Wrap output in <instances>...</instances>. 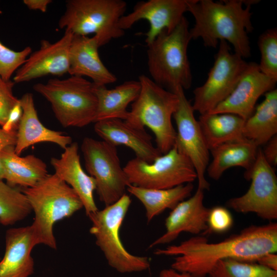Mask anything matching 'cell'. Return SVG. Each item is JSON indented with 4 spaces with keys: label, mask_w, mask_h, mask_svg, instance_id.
<instances>
[{
    "label": "cell",
    "mask_w": 277,
    "mask_h": 277,
    "mask_svg": "<svg viewBox=\"0 0 277 277\" xmlns=\"http://www.w3.org/2000/svg\"><path fill=\"white\" fill-rule=\"evenodd\" d=\"M158 277H194L191 274L177 271L172 268L161 271Z\"/></svg>",
    "instance_id": "ab89813d"
},
{
    "label": "cell",
    "mask_w": 277,
    "mask_h": 277,
    "mask_svg": "<svg viewBox=\"0 0 277 277\" xmlns=\"http://www.w3.org/2000/svg\"><path fill=\"white\" fill-rule=\"evenodd\" d=\"M34 212L31 225L36 245L56 249L53 226L83 208L75 191L55 173L48 174L31 187L23 188Z\"/></svg>",
    "instance_id": "3957f363"
},
{
    "label": "cell",
    "mask_w": 277,
    "mask_h": 277,
    "mask_svg": "<svg viewBox=\"0 0 277 277\" xmlns=\"http://www.w3.org/2000/svg\"><path fill=\"white\" fill-rule=\"evenodd\" d=\"M123 168L130 184L144 188L169 189L197 179L191 162L175 147L151 163L135 157Z\"/></svg>",
    "instance_id": "30bf717a"
},
{
    "label": "cell",
    "mask_w": 277,
    "mask_h": 277,
    "mask_svg": "<svg viewBox=\"0 0 277 277\" xmlns=\"http://www.w3.org/2000/svg\"><path fill=\"white\" fill-rule=\"evenodd\" d=\"M140 93L131 104L125 120L136 126L148 127L155 135L156 148L162 154L174 145L176 130L172 117L178 105L177 95L159 86L148 76H139Z\"/></svg>",
    "instance_id": "8992f818"
},
{
    "label": "cell",
    "mask_w": 277,
    "mask_h": 277,
    "mask_svg": "<svg viewBox=\"0 0 277 277\" xmlns=\"http://www.w3.org/2000/svg\"><path fill=\"white\" fill-rule=\"evenodd\" d=\"M277 224L274 222L252 225L239 233L217 243L196 235L178 245L156 249L157 255L176 256L171 268L194 277H206L215 264L225 259L256 262L263 255L276 252Z\"/></svg>",
    "instance_id": "6da1fadb"
},
{
    "label": "cell",
    "mask_w": 277,
    "mask_h": 277,
    "mask_svg": "<svg viewBox=\"0 0 277 277\" xmlns=\"http://www.w3.org/2000/svg\"><path fill=\"white\" fill-rule=\"evenodd\" d=\"M0 158L4 179L12 187H33L48 174L44 162L33 154L20 156L15 152V145L5 147L1 152Z\"/></svg>",
    "instance_id": "cb8c5ba5"
},
{
    "label": "cell",
    "mask_w": 277,
    "mask_h": 277,
    "mask_svg": "<svg viewBox=\"0 0 277 277\" xmlns=\"http://www.w3.org/2000/svg\"><path fill=\"white\" fill-rule=\"evenodd\" d=\"M33 89L50 103L63 127H83L94 123L97 99L92 82L71 75L63 80L54 78L46 83H37Z\"/></svg>",
    "instance_id": "5b68a950"
},
{
    "label": "cell",
    "mask_w": 277,
    "mask_h": 277,
    "mask_svg": "<svg viewBox=\"0 0 277 277\" xmlns=\"http://www.w3.org/2000/svg\"><path fill=\"white\" fill-rule=\"evenodd\" d=\"M187 0H149L137 2L130 13L123 16L120 28L125 31L141 19L148 21L149 29L146 33L147 45L163 31L170 32L180 23L187 11Z\"/></svg>",
    "instance_id": "9a60e30c"
},
{
    "label": "cell",
    "mask_w": 277,
    "mask_h": 277,
    "mask_svg": "<svg viewBox=\"0 0 277 277\" xmlns=\"http://www.w3.org/2000/svg\"><path fill=\"white\" fill-rule=\"evenodd\" d=\"M193 188L192 183L164 189L144 188L130 184L127 190L144 205L147 221L149 223L166 209L172 210L190 197Z\"/></svg>",
    "instance_id": "83f0119b"
},
{
    "label": "cell",
    "mask_w": 277,
    "mask_h": 277,
    "mask_svg": "<svg viewBox=\"0 0 277 277\" xmlns=\"http://www.w3.org/2000/svg\"><path fill=\"white\" fill-rule=\"evenodd\" d=\"M259 147L247 138L230 142L210 150L212 160L206 172L213 180H219L227 169L241 167L245 169V178L254 164Z\"/></svg>",
    "instance_id": "603a6c76"
},
{
    "label": "cell",
    "mask_w": 277,
    "mask_h": 277,
    "mask_svg": "<svg viewBox=\"0 0 277 277\" xmlns=\"http://www.w3.org/2000/svg\"><path fill=\"white\" fill-rule=\"evenodd\" d=\"M140 90L138 80L126 81L112 89L95 85L97 107L94 123L114 118L126 120L129 113L127 107L135 100Z\"/></svg>",
    "instance_id": "d4e9b609"
},
{
    "label": "cell",
    "mask_w": 277,
    "mask_h": 277,
    "mask_svg": "<svg viewBox=\"0 0 277 277\" xmlns=\"http://www.w3.org/2000/svg\"><path fill=\"white\" fill-rule=\"evenodd\" d=\"M131 203L130 196L125 194L114 203L87 215L96 245L109 265L122 273L143 271L150 266L148 258L129 253L120 238V229Z\"/></svg>",
    "instance_id": "ba28073f"
},
{
    "label": "cell",
    "mask_w": 277,
    "mask_h": 277,
    "mask_svg": "<svg viewBox=\"0 0 277 277\" xmlns=\"http://www.w3.org/2000/svg\"><path fill=\"white\" fill-rule=\"evenodd\" d=\"M22 114V108L19 102L10 111L2 129L6 132L16 131Z\"/></svg>",
    "instance_id": "e575fe53"
},
{
    "label": "cell",
    "mask_w": 277,
    "mask_h": 277,
    "mask_svg": "<svg viewBox=\"0 0 277 277\" xmlns=\"http://www.w3.org/2000/svg\"><path fill=\"white\" fill-rule=\"evenodd\" d=\"M15 83L11 80L5 81L0 76V126L6 122L12 108L19 102L15 96L13 88Z\"/></svg>",
    "instance_id": "836d02e7"
},
{
    "label": "cell",
    "mask_w": 277,
    "mask_h": 277,
    "mask_svg": "<svg viewBox=\"0 0 277 277\" xmlns=\"http://www.w3.org/2000/svg\"><path fill=\"white\" fill-rule=\"evenodd\" d=\"M256 262L269 269L277 271V254L275 252L265 254L260 257Z\"/></svg>",
    "instance_id": "74e56055"
},
{
    "label": "cell",
    "mask_w": 277,
    "mask_h": 277,
    "mask_svg": "<svg viewBox=\"0 0 277 277\" xmlns=\"http://www.w3.org/2000/svg\"><path fill=\"white\" fill-rule=\"evenodd\" d=\"M189 23L184 16L171 31L164 30L150 44L147 51L150 78L165 89L190 88L192 76L187 55L191 40Z\"/></svg>",
    "instance_id": "277c9868"
},
{
    "label": "cell",
    "mask_w": 277,
    "mask_h": 277,
    "mask_svg": "<svg viewBox=\"0 0 277 277\" xmlns=\"http://www.w3.org/2000/svg\"><path fill=\"white\" fill-rule=\"evenodd\" d=\"M16 131L10 132L4 131L0 127V153L2 149L9 145H15L16 141ZM4 179V171L0 158V181Z\"/></svg>",
    "instance_id": "8d00e7d4"
},
{
    "label": "cell",
    "mask_w": 277,
    "mask_h": 277,
    "mask_svg": "<svg viewBox=\"0 0 277 277\" xmlns=\"http://www.w3.org/2000/svg\"><path fill=\"white\" fill-rule=\"evenodd\" d=\"M259 1L187 0V10L195 24L190 29L191 39L201 38L205 46L216 48L224 40L243 58L251 56L248 33L253 27L251 6Z\"/></svg>",
    "instance_id": "7a4b0ae2"
},
{
    "label": "cell",
    "mask_w": 277,
    "mask_h": 277,
    "mask_svg": "<svg viewBox=\"0 0 277 277\" xmlns=\"http://www.w3.org/2000/svg\"><path fill=\"white\" fill-rule=\"evenodd\" d=\"M208 277H277V271L266 268L256 262L229 259L219 261Z\"/></svg>",
    "instance_id": "f546056e"
},
{
    "label": "cell",
    "mask_w": 277,
    "mask_h": 277,
    "mask_svg": "<svg viewBox=\"0 0 277 277\" xmlns=\"http://www.w3.org/2000/svg\"><path fill=\"white\" fill-rule=\"evenodd\" d=\"M94 129L103 141L116 147H127L134 152L135 157L146 162L151 163L162 155L153 144L152 137L145 127L114 118L95 122Z\"/></svg>",
    "instance_id": "ac0fdd59"
},
{
    "label": "cell",
    "mask_w": 277,
    "mask_h": 277,
    "mask_svg": "<svg viewBox=\"0 0 277 277\" xmlns=\"http://www.w3.org/2000/svg\"><path fill=\"white\" fill-rule=\"evenodd\" d=\"M173 92L177 95L179 100L177 109L173 115L177 127L174 147L193 164L197 175V188L204 191L208 190L210 184L205 177V173L209 163L210 151L184 90L178 87Z\"/></svg>",
    "instance_id": "4fadbf2b"
},
{
    "label": "cell",
    "mask_w": 277,
    "mask_h": 277,
    "mask_svg": "<svg viewBox=\"0 0 277 277\" xmlns=\"http://www.w3.org/2000/svg\"><path fill=\"white\" fill-rule=\"evenodd\" d=\"M126 8L122 0H69L58 27L73 34H93L100 47L124 35L119 22Z\"/></svg>",
    "instance_id": "52a82bcc"
},
{
    "label": "cell",
    "mask_w": 277,
    "mask_h": 277,
    "mask_svg": "<svg viewBox=\"0 0 277 277\" xmlns=\"http://www.w3.org/2000/svg\"><path fill=\"white\" fill-rule=\"evenodd\" d=\"M52 2L51 0H24L23 3L30 10L45 12Z\"/></svg>",
    "instance_id": "f35d334b"
},
{
    "label": "cell",
    "mask_w": 277,
    "mask_h": 277,
    "mask_svg": "<svg viewBox=\"0 0 277 277\" xmlns=\"http://www.w3.org/2000/svg\"><path fill=\"white\" fill-rule=\"evenodd\" d=\"M31 53L32 48L29 46L16 51L0 42V76L5 81H10L13 73L23 65Z\"/></svg>",
    "instance_id": "1f68e13d"
},
{
    "label": "cell",
    "mask_w": 277,
    "mask_h": 277,
    "mask_svg": "<svg viewBox=\"0 0 277 277\" xmlns=\"http://www.w3.org/2000/svg\"><path fill=\"white\" fill-rule=\"evenodd\" d=\"M73 35L65 30L63 36L54 43L42 39L40 48L32 52L16 71L13 82L19 83L47 75L61 76L68 73L69 49Z\"/></svg>",
    "instance_id": "5bb4252c"
},
{
    "label": "cell",
    "mask_w": 277,
    "mask_h": 277,
    "mask_svg": "<svg viewBox=\"0 0 277 277\" xmlns=\"http://www.w3.org/2000/svg\"><path fill=\"white\" fill-rule=\"evenodd\" d=\"M264 96V101L245 120L243 130L244 137L259 147L277 135V89L267 92Z\"/></svg>",
    "instance_id": "484cf974"
},
{
    "label": "cell",
    "mask_w": 277,
    "mask_h": 277,
    "mask_svg": "<svg viewBox=\"0 0 277 277\" xmlns=\"http://www.w3.org/2000/svg\"><path fill=\"white\" fill-rule=\"evenodd\" d=\"M22 114L16 132L15 152L19 155L26 149L34 144L50 142L63 149L72 143V137L61 131L46 127L38 118L32 93L27 92L19 98Z\"/></svg>",
    "instance_id": "7402d4cb"
},
{
    "label": "cell",
    "mask_w": 277,
    "mask_h": 277,
    "mask_svg": "<svg viewBox=\"0 0 277 277\" xmlns=\"http://www.w3.org/2000/svg\"><path fill=\"white\" fill-rule=\"evenodd\" d=\"M64 150L60 158H51L50 164L55 170L54 173L77 194L88 215L98 210L93 196L96 189L95 181L81 166L76 142H72Z\"/></svg>",
    "instance_id": "ffe728a7"
},
{
    "label": "cell",
    "mask_w": 277,
    "mask_h": 277,
    "mask_svg": "<svg viewBox=\"0 0 277 277\" xmlns=\"http://www.w3.org/2000/svg\"><path fill=\"white\" fill-rule=\"evenodd\" d=\"M245 120L234 114H201L198 122L209 151L221 145L245 138L243 134Z\"/></svg>",
    "instance_id": "4316f807"
},
{
    "label": "cell",
    "mask_w": 277,
    "mask_h": 277,
    "mask_svg": "<svg viewBox=\"0 0 277 277\" xmlns=\"http://www.w3.org/2000/svg\"><path fill=\"white\" fill-rule=\"evenodd\" d=\"M258 44L261 53V61L258 64L260 71L277 81L276 28L268 29L261 34Z\"/></svg>",
    "instance_id": "4dcf8cb0"
},
{
    "label": "cell",
    "mask_w": 277,
    "mask_h": 277,
    "mask_svg": "<svg viewBox=\"0 0 277 277\" xmlns=\"http://www.w3.org/2000/svg\"><path fill=\"white\" fill-rule=\"evenodd\" d=\"M32 211L22 190L0 181V224L13 225L26 218Z\"/></svg>",
    "instance_id": "f1b7e54d"
},
{
    "label": "cell",
    "mask_w": 277,
    "mask_h": 277,
    "mask_svg": "<svg viewBox=\"0 0 277 277\" xmlns=\"http://www.w3.org/2000/svg\"><path fill=\"white\" fill-rule=\"evenodd\" d=\"M262 150L265 159L272 167L277 165V135L273 136L266 144Z\"/></svg>",
    "instance_id": "d590c367"
},
{
    "label": "cell",
    "mask_w": 277,
    "mask_h": 277,
    "mask_svg": "<svg viewBox=\"0 0 277 277\" xmlns=\"http://www.w3.org/2000/svg\"><path fill=\"white\" fill-rule=\"evenodd\" d=\"M276 82L263 74L258 64L248 63L232 92L208 113H232L246 120L254 112L259 97L274 89Z\"/></svg>",
    "instance_id": "2e32d148"
},
{
    "label": "cell",
    "mask_w": 277,
    "mask_h": 277,
    "mask_svg": "<svg viewBox=\"0 0 277 277\" xmlns=\"http://www.w3.org/2000/svg\"><path fill=\"white\" fill-rule=\"evenodd\" d=\"M245 179L251 181L242 195L227 202V206L242 213H254L268 221L277 219V177L259 148L254 164Z\"/></svg>",
    "instance_id": "7c38bea8"
},
{
    "label": "cell",
    "mask_w": 277,
    "mask_h": 277,
    "mask_svg": "<svg viewBox=\"0 0 277 277\" xmlns=\"http://www.w3.org/2000/svg\"><path fill=\"white\" fill-rule=\"evenodd\" d=\"M204 191L197 188L192 196L172 209L165 220V232L154 241L149 248L169 243L183 232L196 235L205 234L210 208L204 205Z\"/></svg>",
    "instance_id": "e0dca14e"
},
{
    "label": "cell",
    "mask_w": 277,
    "mask_h": 277,
    "mask_svg": "<svg viewBox=\"0 0 277 277\" xmlns=\"http://www.w3.org/2000/svg\"><path fill=\"white\" fill-rule=\"evenodd\" d=\"M100 46L93 36L73 34L69 49L71 75L87 76L96 85L114 83L116 77L104 65L99 56Z\"/></svg>",
    "instance_id": "44dd1931"
},
{
    "label": "cell",
    "mask_w": 277,
    "mask_h": 277,
    "mask_svg": "<svg viewBox=\"0 0 277 277\" xmlns=\"http://www.w3.org/2000/svg\"><path fill=\"white\" fill-rule=\"evenodd\" d=\"M37 245L31 225L10 228L5 234V251L0 261V277H29L34 269L31 256Z\"/></svg>",
    "instance_id": "d6986e66"
},
{
    "label": "cell",
    "mask_w": 277,
    "mask_h": 277,
    "mask_svg": "<svg viewBox=\"0 0 277 277\" xmlns=\"http://www.w3.org/2000/svg\"><path fill=\"white\" fill-rule=\"evenodd\" d=\"M233 224L232 215L226 208L222 206L213 207L209 210L207 219L208 228L205 234L225 232L231 228Z\"/></svg>",
    "instance_id": "d6a6232c"
},
{
    "label": "cell",
    "mask_w": 277,
    "mask_h": 277,
    "mask_svg": "<svg viewBox=\"0 0 277 277\" xmlns=\"http://www.w3.org/2000/svg\"><path fill=\"white\" fill-rule=\"evenodd\" d=\"M86 169L95 181L101 202L110 205L124 194L130 185L121 165L116 147L104 141L86 137L82 142Z\"/></svg>",
    "instance_id": "9c48e42d"
},
{
    "label": "cell",
    "mask_w": 277,
    "mask_h": 277,
    "mask_svg": "<svg viewBox=\"0 0 277 277\" xmlns=\"http://www.w3.org/2000/svg\"><path fill=\"white\" fill-rule=\"evenodd\" d=\"M219 45L206 82L193 90L192 106L200 115L211 111L230 95L248 64L243 57L231 52L226 41H220Z\"/></svg>",
    "instance_id": "8fae6325"
}]
</instances>
